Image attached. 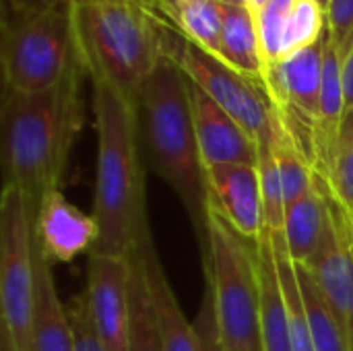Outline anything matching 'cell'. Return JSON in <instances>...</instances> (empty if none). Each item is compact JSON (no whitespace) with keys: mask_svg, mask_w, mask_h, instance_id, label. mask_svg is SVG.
<instances>
[{"mask_svg":"<svg viewBox=\"0 0 353 351\" xmlns=\"http://www.w3.org/2000/svg\"><path fill=\"white\" fill-rule=\"evenodd\" d=\"M93 83L97 176L93 219L99 228L95 254L128 257L149 228L143 151L132 99L103 81Z\"/></svg>","mask_w":353,"mask_h":351,"instance_id":"obj_3","label":"cell"},{"mask_svg":"<svg viewBox=\"0 0 353 351\" xmlns=\"http://www.w3.org/2000/svg\"><path fill=\"white\" fill-rule=\"evenodd\" d=\"M130 265V337L128 351H165L155 312L145 285L137 248L128 254Z\"/></svg>","mask_w":353,"mask_h":351,"instance_id":"obj_22","label":"cell"},{"mask_svg":"<svg viewBox=\"0 0 353 351\" xmlns=\"http://www.w3.org/2000/svg\"><path fill=\"white\" fill-rule=\"evenodd\" d=\"M203 265L223 350L263 351L256 246L240 236L211 203Z\"/></svg>","mask_w":353,"mask_h":351,"instance_id":"obj_6","label":"cell"},{"mask_svg":"<svg viewBox=\"0 0 353 351\" xmlns=\"http://www.w3.org/2000/svg\"><path fill=\"white\" fill-rule=\"evenodd\" d=\"M0 351H17L14 343H12V339H10L4 331L0 333Z\"/></svg>","mask_w":353,"mask_h":351,"instance_id":"obj_30","label":"cell"},{"mask_svg":"<svg viewBox=\"0 0 353 351\" xmlns=\"http://www.w3.org/2000/svg\"><path fill=\"white\" fill-rule=\"evenodd\" d=\"M269 238H271L273 250H275L277 275H279V285H281V294H283V302H285V310H288L294 351H316L312 335H310L308 319H306V308H304V300H302V292H300V283H298V275H296V265L288 252L283 232L269 234Z\"/></svg>","mask_w":353,"mask_h":351,"instance_id":"obj_21","label":"cell"},{"mask_svg":"<svg viewBox=\"0 0 353 351\" xmlns=\"http://www.w3.org/2000/svg\"><path fill=\"white\" fill-rule=\"evenodd\" d=\"M188 91L194 132L205 170L219 166H256V141L190 79Z\"/></svg>","mask_w":353,"mask_h":351,"instance_id":"obj_12","label":"cell"},{"mask_svg":"<svg viewBox=\"0 0 353 351\" xmlns=\"http://www.w3.org/2000/svg\"><path fill=\"white\" fill-rule=\"evenodd\" d=\"M217 2L228 6H248V0H217Z\"/></svg>","mask_w":353,"mask_h":351,"instance_id":"obj_32","label":"cell"},{"mask_svg":"<svg viewBox=\"0 0 353 351\" xmlns=\"http://www.w3.org/2000/svg\"><path fill=\"white\" fill-rule=\"evenodd\" d=\"M72 27L85 74L128 99L168 54L170 25L141 0H77Z\"/></svg>","mask_w":353,"mask_h":351,"instance_id":"obj_4","label":"cell"},{"mask_svg":"<svg viewBox=\"0 0 353 351\" xmlns=\"http://www.w3.org/2000/svg\"><path fill=\"white\" fill-rule=\"evenodd\" d=\"M29 351H72V325L68 306L58 298L52 263L35 236V298L31 314Z\"/></svg>","mask_w":353,"mask_h":351,"instance_id":"obj_16","label":"cell"},{"mask_svg":"<svg viewBox=\"0 0 353 351\" xmlns=\"http://www.w3.org/2000/svg\"><path fill=\"white\" fill-rule=\"evenodd\" d=\"M325 37L321 41L302 48L281 62L265 68L263 83L265 89L298 143V147L308 157L314 168V134L321 108V87H323V60H325Z\"/></svg>","mask_w":353,"mask_h":351,"instance_id":"obj_9","label":"cell"},{"mask_svg":"<svg viewBox=\"0 0 353 351\" xmlns=\"http://www.w3.org/2000/svg\"><path fill=\"white\" fill-rule=\"evenodd\" d=\"M4 87L43 91L81 62L74 46L72 2L2 0Z\"/></svg>","mask_w":353,"mask_h":351,"instance_id":"obj_5","label":"cell"},{"mask_svg":"<svg viewBox=\"0 0 353 351\" xmlns=\"http://www.w3.org/2000/svg\"><path fill=\"white\" fill-rule=\"evenodd\" d=\"M68 317L72 325V351H108L93 327L85 292L72 298L68 304Z\"/></svg>","mask_w":353,"mask_h":351,"instance_id":"obj_26","label":"cell"},{"mask_svg":"<svg viewBox=\"0 0 353 351\" xmlns=\"http://www.w3.org/2000/svg\"><path fill=\"white\" fill-rule=\"evenodd\" d=\"M267 2H269V0H248V6H250L252 12H256V10H261Z\"/></svg>","mask_w":353,"mask_h":351,"instance_id":"obj_31","label":"cell"},{"mask_svg":"<svg viewBox=\"0 0 353 351\" xmlns=\"http://www.w3.org/2000/svg\"><path fill=\"white\" fill-rule=\"evenodd\" d=\"M314 2H316V4H321L325 10H329V4H331V0H314Z\"/></svg>","mask_w":353,"mask_h":351,"instance_id":"obj_33","label":"cell"},{"mask_svg":"<svg viewBox=\"0 0 353 351\" xmlns=\"http://www.w3.org/2000/svg\"><path fill=\"white\" fill-rule=\"evenodd\" d=\"M331 188V192L353 213V108L347 110L339 139L325 174H319Z\"/></svg>","mask_w":353,"mask_h":351,"instance_id":"obj_24","label":"cell"},{"mask_svg":"<svg viewBox=\"0 0 353 351\" xmlns=\"http://www.w3.org/2000/svg\"><path fill=\"white\" fill-rule=\"evenodd\" d=\"M275 134V130H273ZM273 134L261 139L259 145V182H261V194H263V213H265V230L269 234L283 232L285 223V194H283V182L281 174L275 161L273 153Z\"/></svg>","mask_w":353,"mask_h":351,"instance_id":"obj_23","label":"cell"},{"mask_svg":"<svg viewBox=\"0 0 353 351\" xmlns=\"http://www.w3.org/2000/svg\"><path fill=\"white\" fill-rule=\"evenodd\" d=\"M137 254L141 261L145 285L155 312V321L163 339L165 351H196V331L194 325L186 321L178 298L168 281L163 265L153 244L151 228H147L139 240Z\"/></svg>","mask_w":353,"mask_h":351,"instance_id":"obj_15","label":"cell"},{"mask_svg":"<svg viewBox=\"0 0 353 351\" xmlns=\"http://www.w3.org/2000/svg\"><path fill=\"white\" fill-rule=\"evenodd\" d=\"M87 302L93 327L108 351H128L130 265L128 257L89 254Z\"/></svg>","mask_w":353,"mask_h":351,"instance_id":"obj_11","label":"cell"},{"mask_svg":"<svg viewBox=\"0 0 353 351\" xmlns=\"http://www.w3.org/2000/svg\"><path fill=\"white\" fill-rule=\"evenodd\" d=\"M137 132L151 170L178 194L201 252L209 236V188L194 132L188 79L168 52L132 97Z\"/></svg>","mask_w":353,"mask_h":351,"instance_id":"obj_2","label":"cell"},{"mask_svg":"<svg viewBox=\"0 0 353 351\" xmlns=\"http://www.w3.org/2000/svg\"><path fill=\"white\" fill-rule=\"evenodd\" d=\"M192 325H194V331H196V351H225L223 343H221V337H219L213 296H211L209 288H205L203 304H201L199 317H196V321Z\"/></svg>","mask_w":353,"mask_h":351,"instance_id":"obj_28","label":"cell"},{"mask_svg":"<svg viewBox=\"0 0 353 351\" xmlns=\"http://www.w3.org/2000/svg\"><path fill=\"white\" fill-rule=\"evenodd\" d=\"M168 52L176 58L184 74L196 83L221 110H225L256 143L275 130L277 110L263 81L250 79L219 58L184 39L172 25Z\"/></svg>","mask_w":353,"mask_h":351,"instance_id":"obj_8","label":"cell"},{"mask_svg":"<svg viewBox=\"0 0 353 351\" xmlns=\"http://www.w3.org/2000/svg\"><path fill=\"white\" fill-rule=\"evenodd\" d=\"M35 211L27 197L4 186L0 197V308L2 331L17 351H29L35 298Z\"/></svg>","mask_w":353,"mask_h":351,"instance_id":"obj_7","label":"cell"},{"mask_svg":"<svg viewBox=\"0 0 353 351\" xmlns=\"http://www.w3.org/2000/svg\"><path fill=\"white\" fill-rule=\"evenodd\" d=\"M343 58V85H345V99H347V110L353 108V37L347 43L345 52L341 54Z\"/></svg>","mask_w":353,"mask_h":351,"instance_id":"obj_29","label":"cell"},{"mask_svg":"<svg viewBox=\"0 0 353 351\" xmlns=\"http://www.w3.org/2000/svg\"><path fill=\"white\" fill-rule=\"evenodd\" d=\"M79 62L64 81L43 91L4 87L0 108V157L4 186L19 188L33 211L60 186L70 149L83 128L85 108Z\"/></svg>","mask_w":353,"mask_h":351,"instance_id":"obj_1","label":"cell"},{"mask_svg":"<svg viewBox=\"0 0 353 351\" xmlns=\"http://www.w3.org/2000/svg\"><path fill=\"white\" fill-rule=\"evenodd\" d=\"M256 265L261 281V350L263 351H294L288 310L279 285L277 263L273 242L265 234L254 242Z\"/></svg>","mask_w":353,"mask_h":351,"instance_id":"obj_17","label":"cell"},{"mask_svg":"<svg viewBox=\"0 0 353 351\" xmlns=\"http://www.w3.org/2000/svg\"><path fill=\"white\" fill-rule=\"evenodd\" d=\"M294 265H296V275H298V283H300V292H302V300H304V308H306V319H308L310 335L314 341V350L352 351L345 327H343L339 314L335 312L331 302L321 292L310 269L306 265H298V263H294Z\"/></svg>","mask_w":353,"mask_h":351,"instance_id":"obj_20","label":"cell"},{"mask_svg":"<svg viewBox=\"0 0 353 351\" xmlns=\"http://www.w3.org/2000/svg\"><path fill=\"white\" fill-rule=\"evenodd\" d=\"M221 62L236 68L238 72L263 81L265 64L261 54L256 19L250 6H228L221 4Z\"/></svg>","mask_w":353,"mask_h":351,"instance_id":"obj_19","label":"cell"},{"mask_svg":"<svg viewBox=\"0 0 353 351\" xmlns=\"http://www.w3.org/2000/svg\"><path fill=\"white\" fill-rule=\"evenodd\" d=\"M316 178L325 192V232L316 254L306 267L339 314L353 351V213L319 174Z\"/></svg>","mask_w":353,"mask_h":351,"instance_id":"obj_10","label":"cell"},{"mask_svg":"<svg viewBox=\"0 0 353 351\" xmlns=\"http://www.w3.org/2000/svg\"><path fill=\"white\" fill-rule=\"evenodd\" d=\"M209 203L246 240L265 234L263 194L256 166H219L207 170Z\"/></svg>","mask_w":353,"mask_h":351,"instance_id":"obj_14","label":"cell"},{"mask_svg":"<svg viewBox=\"0 0 353 351\" xmlns=\"http://www.w3.org/2000/svg\"><path fill=\"white\" fill-rule=\"evenodd\" d=\"M184 2H201V0H184Z\"/></svg>","mask_w":353,"mask_h":351,"instance_id":"obj_35","label":"cell"},{"mask_svg":"<svg viewBox=\"0 0 353 351\" xmlns=\"http://www.w3.org/2000/svg\"><path fill=\"white\" fill-rule=\"evenodd\" d=\"M325 232V192L314 174V184L285 209L283 238L290 257L298 265H308L316 254Z\"/></svg>","mask_w":353,"mask_h":351,"instance_id":"obj_18","label":"cell"},{"mask_svg":"<svg viewBox=\"0 0 353 351\" xmlns=\"http://www.w3.org/2000/svg\"><path fill=\"white\" fill-rule=\"evenodd\" d=\"M43 2H77V0H43Z\"/></svg>","mask_w":353,"mask_h":351,"instance_id":"obj_34","label":"cell"},{"mask_svg":"<svg viewBox=\"0 0 353 351\" xmlns=\"http://www.w3.org/2000/svg\"><path fill=\"white\" fill-rule=\"evenodd\" d=\"M35 236L50 263H70L83 252H93L99 228L93 215L74 207L60 188L43 194L35 211Z\"/></svg>","mask_w":353,"mask_h":351,"instance_id":"obj_13","label":"cell"},{"mask_svg":"<svg viewBox=\"0 0 353 351\" xmlns=\"http://www.w3.org/2000/svg\"><path fill=\"white\" fill-rule=\"evenodd\" d=\"M296 4H298V0H269L261 10L254 12L265 68H269L281 60L283 33H285L290 14Z\"/></svg>","mask_w":353,"mask_h":351,"instance_id":"obj_25","label":"cell"},{"mask_svg":"<svg viewBox=\"0 0 353 351\" xmlns=\"http://www.w3.org/2000/svg\"><path fill=\"white\" fill-rule=\"evenodd\" d=\"M327 33L339 54L353 37V0H331L327 10Z\"/></svg>","mask_w":353,"mask_h":351,"instance_id":"obj_27","label":"cell"}]
</instances>
